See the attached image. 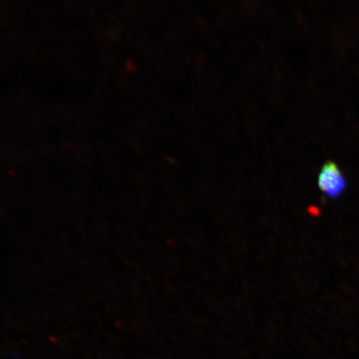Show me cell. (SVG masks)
<instances>
[{"mask_svg":"<svg viewBox=\"0 0 359 359\" xmlns=\"http://www.w3.org/2000/svg\"><path fill=\"white\" fill-rule=\"evenodd\" d=\"M318 186L327 198L337 200L346 191L348 182L339 165L330 161L323 165L318 174Z\"/></svg>","mask_w":359,"mask_h":359,"instance_id":"1","label":"cell"}]
</instances>
